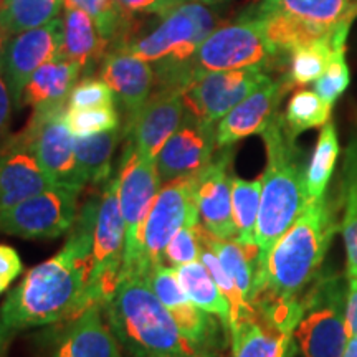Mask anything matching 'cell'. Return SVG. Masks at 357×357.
<instances>
[{
    "label": "cell",
    "instance_id": "cell-13",
    "mask_svg": "<svg viewBox=\"0 0 357 357\" xmlns=\"http://www.w3.org/2000/svg\"><path fill=\"white\" fill-rule=\"evenodd\" d=\"M147 281L172 314L178 329L195 351V356L217 357L225 342L223 331H229L213 319V314L200 310L189 300L178 281L176 268L162 263L154 268L153 273L147 276Z\"/></svg>",
    "mask_w": 357,
    "mask_h": 357
},
{
    "label": "cell",
    "instance_id": "cell-41",
    "mask_svg": "<svg viewBox=\"0 0 357 357\" xmlns=\"http://www.w3.org/2000/svg\"><path fill=\"white\" fill-rule=\"evenodd\" d=\"M3 38L6 35L0 37V48H2ZM12 96L8 91L6 79H3L2 73H0V147L6 144L8 139V128H10V111H12Z\"/></svg>",
    "mask_w": 357,
    "mask_h": 357
},
{
    "label": "cell",
    "instance_id": "cell-49",
    "mask_svg": "<svg viewBox=\"0 0 357 357\" xmlns=\"http://www.w3.org/2000/svg\"><path fill=\"white\" fill-rule=\"evenodd\" d=\"M185 357H199V356H185Z\"/></svg>",
    "mask_w": 357,
    "mask_h": 357
},
{
    "label": "cell",
    "instance_id": "cell-7",
    "mask_svg": "<svg viewBox=\"0 0 357 357\" xmlns=\"http://www.w3.org/2000/svg\"><path fill=\"white\" fill-rule=\"evenodd\" d=\"M283 60L268 42L257 17H240L234 24L217 26L204 40L190 60L194 82L211 71L240 70L261 66L271 70Z\"/></svg>",
    "mask_w": 357,
    "mask_h": 357
},
{
    "label": "cell",
    "instance_id": "cell-36",
    "mask_svg": "<svg viewBox=\"0 0 357 357\" xmlns=\"http://www.w3.org/2000/svg\"><path fill=\"white\" fill-rule=\"evenodd\" d=\"M333 105L324 101L310 89H300L291 96L287 111H284V121L294 136L312 128H321L329 123Z\"/></svg>",
    "mask_w": 357,
    "mask_h": 357
},
{
    "label": "cell",
    "instance_id": "cell-20",
    "mask_svg": "<svg viewBox=\"0 0 357 357\" xmlns=\"http://www.w3.org/2000/svg\"><path fill=\"white\" fill-rule=\"evenodd\" d=\"M287 75L271 78L252 95L245 98L217 123V147H231L248 136L261 134L280 113L278 108L284 95L291 89Z\"/></svg>",
    "mask_w": 357,
    "mask_h": 357
},
{
    "label": "cell",
    "instance_id": "cell-2",
    "mask_svg": "<svg viewBox=\"0 0 357 357\" xmlns=\"http://www.w3.org/2000/svg\"><path fill=\"white\" fill-rule=\"evenodd\" d=\"M98 207L100 197L86 200L65 247L32 268L8 293L0 307V321L13 333L68 321L86 310Z\"/></svg>",
    "mask_w": 357,
    "mask_h": 357
},
{
    "label": "cell",
    "instance_id": "cell-3",
    "mask_svg": "<svg viewBox=\"0 0 357 357\" xmlns=\"http://www.w3.org/2000/svg\"><path fill=\"white\" fill-rule=\"evenodd\" d=\"M260 136L266 147V167L257 222V268L307 204L305 153L287 126L284 114H276Z\"/></svg>",
    "mask_w": 357,
    "mask_h": 357
},
{
    "label": "cell",
    "instance_id": "cell-29",
    "mask_svg": "<svg viewBox=\"0 0 357 357\" xmlns=\"http://www.w3.org/2000/svg\"><path fill=\"white\" fill-rule=\"evenodd\" d=\"M341 235L346 245V275L357 276V131L344 149L341 172Z\"/></svg>",
    "mask_w": 357,
    "mask_h": 357
},
{
    "label": "cell",
    "instance_id": "cell-51",
    "mask_svg": "<svg viewBox=\"0 0 357 357\" xmlns=\"http://www.w3.org/2000/svg\"><path fill=\"white\" fill-rule=\"evenodd\" d=\"M2 2H3V0H0V6H2Z\"/></svg>",
    "mask_w": 357,
    "mask_h": 357
},
{
    "label": "cell",
    "instance_id": "cell-15",
    "mask_svg": "<svg viewBox=\"0 0 357 357\" xmlns=\"http://www.w3.org/2000/svg\"><path fill=\"white\" fill-rule=\"evenodd\" d=\"M63 38V19L56 17L38 29L3 38L0 73L10 91L13 108L20 109L22 93L40 66L58 56Z\"/></svg>",
    "mask_w": 357,
    "mask_h": 357
},
{
    "label": "cell",
    "instance_id": "cell-27",
    "mask_svg": "<svg viewBox=\"0 0 357 357\" xmlns=\"http://www.w3.org/2000/svg\"><path fill=\"white\" fill-rule=\"evenodd\" d=\"M351 22L352 19L344 20L329 35L312 43H307L305 47L296 48L288 56L289 68L287 78L293 88L314 83L324 73L329 61H331L334 50L339 47H346V38L347 32H349Z\"/></svg>",
    "mask_w": 357,
    "mask_h": 357
},
{
    "label": "cell",
    "instance_id": "cell-23",
    "mask_svg": "<svg viewBox=\"0 0 357 357\" xmlns=\"http://www.w3.org/2000/svg\"><path fill=\"white\" fill-rule=\"evenodd\" d=\"M284 15L303 29H306L314 40L333 32L347 19H354L357 13L356 0H261L248 12V15Z\"/></svg>",
    "mask_w": 357,
    "mask_h": 357
},
{
    "label": "cell",
    "instance_id": "cell-31",
    "mask_svg": "<svg viewBox=\"0 0 357 357\" xmlns=\"http://www.w3.org/2000/svg\"><path fill=\"white\" fill-rule=\"evenodd\" d=\"M178 281L189 300L200 310L211 312L222 321L223 328L229 331L231 323V307L225 294L217 287L215 280L202 265V261H192L176 268Z\"/></svg>",
    "mask_w": 357,
    "mask_h": 357
},
{
    "label": "cell",
    "instance_id": "cell-25",
    "mask_svg": "<svg viewBox=\"0 0 357 357\" xmlns=\"http://www.w3.org/2000/svg\"><path fill=\"white\" fill-rule=\"evenodd\" d=\"M83 75L82 66L65 58L56 56L40 66L30 77L22 93L20 109L32 106L33 109L66 106L71 89Z\"/></svg>",
    "mask_w": 357,
    "mask_h": 357
},
{
    "label": "cell",
    "instance_id": "cell-39",
    "mask_svg": "<svg viewBox=\"0 0 357 357\" xmlns=\"http://www.w3.org/2000/svg\"><path fill=\"white\" fill-rule=\"evenodd\" d=\"M351 75L346 61V47H339L334 50L328 68L314 82V93L324 101L334 105L339 96L349 86Z\"/></svg>",
    "mask_w": 357,
    "mask_h": 357
},
{
    "label": "cell",
    "instance_id": "cell-48",
    "mask_svg": "<svg viewBox=\"0 0 357 357\" xmlns=\"http://www.w3.org/2000/svg\"><path fill=\"white\" fill-rule=\"evenodd\" d=\"M8 284H10V281H7L6 278H2V276H0V294H3L7 291Z\"/></svg>",
    "mask_w": 357,
    "mask_h": 357
},
{
    "label": "cell",
    "instance_id": "cell-24",
    "mask_svg": "<svg viewBox=\"0 0 357 357\" xmlns=\"http://www.w3.org/2000/svg\"><path fill=\"white\" fill-rule=\"evenodd\" d=\"M230 357H293L294 339L278 331L258 312L230 326Z\"/></svg>",
    "mask_w": 357,
    "mask_h": 357
},
{
    "label": "cell",
    "instance_id": "cell-47",
    "mask_svg": "<svg viewBox=\"0 0 357 357\" xmlns=\"http://www.w3.org/2000/svg\"><path fill=\"white\" fill-rule=\"evenodd\" d=\"M342 357H357V336L347 341L346 351L344 354H342Z\"/></svg>",
    "mask_w": 357,
    "mask_h": 357
},
{
    "label": "cell",
    "instance_id": "cell-26",
    "mask_svg": "<svg viewBox=\"0 0 357 357\" xmlns=\"http://www.w3.org/2000/svg\"><path fill=\"white\" fill-rule=\"evenodd\" d=\"M111 43L98 30L95 20L82 8H65L63 38L58 56L82 66L83 73L91 71L108 55Z\"/></svg>",
    "mask_w": 357,
    "mask_h": 357
},
{
    "label": "cell",
    "instance_id": "cell-46",
    "mask_svg": "<svg viewBox=\"0 0 357 357\" xmlns=\"http://www.w3.org/2000/svg\"><path fill=\"white\" fill-rule=\"evenodd\" d=\"M184 2H202V3H207V6H218V3H223V2H229V0H172V8L176 6H181V3Z\"/></svg>",
    "mask_w": 357,
    "mask_h": 357
},
{
    "label": "cell",
    "instance_id": "cell-19",
    "mask_svg": "<svg viewBox=\"0 0 357 357\" xmlns=\"http://www.w3.org/2000/svg\"><path fill=\"white\" fill-rule=\"evenodd\" d=\"M53 185L45 176L29 132L8 136L0 147V212Z\"/></svg>",
    "mask_w": 357,
    "mask_h": 357
},
{
    "label": "cell",
    "instance_id": "cell-32",
    "mask_svg": "<svg viewBox=\"0 0 357 357\" xmlns=\"http://www.w3.org/2000/svg\"><path fill=\"white\" fill-rule=\"evenodd\" d=\"M261 178L245 181L231 176V211L236 229L235 240L253 257L258 263L257 245V222L260 213Z\"/></svg>",
    "mask_w": 357,
    "mask_h": 357
},
{
    "label": "cell",
    "instance_id": "cell-1",
    "mask_svg": "<svg viewBox=\"0 0 357 357\" xmlns=\"http://www.w3.org/2000/svg\"><path fill=\"white\" fill-rule=\"evenodd\" d=\"M341 229L331 194L310 200L257 268L252 305L263 319L293 336L303 316V296L323 270Z\"/></svg>",
    "mask_w": 357,
    "mask_h": 357
},
{
    "label": "cell",
    "instance_id": "cell-17",
    "mask_svg": "<svg viewBox=\"0 0 357 357\" xmlns=\"http://www.w3.org/2000/svg\"><path fill=\"white\" fill-rule=\"evenodd\" d=\"M184 116L182 91L154 88L139 113L123 124L124 141H128L141 158L155 162L162 146L181 126Z\"/></svg>",
    "mask_w": 357,
    "mask_h": 357
},
{
    "label": "cell",
    "instance_id": "cell-42",
    "mask_svg": "<svg viewBox=\"0 0 357 357\" xmlns=\"http://www.w3.org/2000/svg\"><path fill=\"white\" fill-rule=\"evenodd\" d=\"M22 271H24V265L17 250L0 243V276L12 283L13 280L19 278Z\"/></svg>",
    "mask_w": 357,
    "mask_h": 357
},
{
    "label": "cell",
    "instance_id": "cell-5",
    "mask_svg": "<svg viewBox=\"0 0 357 357\" xmlns=\"http://www.w3.org/2000/svg\"><path fill=\"white\" fill-rule=\"evenodd\" d=\"M160 17L162 20L153 32L132 38L121 50L154 65V88L184 93L194 83L192 56L204 40L220 26V17L215 7L202 2H184Z\"/></svg>",
    "mask_w": 357,
    "mask_h": 357
},
{
    "label": "cell",
    "instance_id": "cell-10",
    "mask_svg": "<svg viewBox=\"0 0 357 357\" xmlns=\"http://www.w3.org/2000/svg\"><path fill=\"white\" fill-rule=\"evenodd\" d=\"M79 194L70 187L50 185L0 212V234L25 240L58 238L77 220Z\"/></svg>",
    "mask_w": 357,
    "mask_h": 357
},
{
    "label": "cell",
    "instance_id": "cell-12",
    "mask_svg": "<svg viewBox=\"0 0 357 357\" xmlns=\"http://www.w3.org/2000/svg\"><path fill=\"white\" fill-rule=\"evenodd\" d=\"M66 106L33 109L24 128L32 139L38 164L53 185L82 192L84 178L75 155V136L65 121Z\"/></svg>",
    "mask_w": 357,
    "mask_h": 357
},
{
    "label": "cell",
    "instance_id": "cell-33",
    "mask_svg": "<svg viewBox=\"0 0 357 357\" xmlns=\"http://www.w3.org/2000/svg\"><path fill=\"white\" fill-rule=\"evenodd\" d=\"M63 8H82L95 20L100 33L111 43V50L123 48L134 38L132 13L119 0H63Z\"/></svg>",
    "mask_w": 357,
    "mask_h": 357
},
{
    "label": "cell",
    "instance_id": "cell-45",
    "mask_svg": "<svg viewBox=\"0 0 357 357\" xmlns=\"http://www.w3.org/2000/svg\"><path fill=\"white\" fill-rule=\"evenodd\" d=\"M15 334L17 333H13L12 329H8L7 326L2 324V321H0V357L8 356V346H10Z\"/></svg>",
    "mask_w": 357,
    "mask_h": 357
},
{
    "label": "cell",
    "instance_id": "cell-37",
    "mask_svg": "<svg viewBox=\"0 0 357 357\" xmlns=\"http://www.w3.org/2000/svg\"><path fill=\"white\" fill-rule=\"evenodd\" d=\"M65 121L73 136H93V134L106 132L123 126L116 106L89 109L66 108Z\"/></svg>",
    "mask_w": 357,
    "mask_h": 357
},
{
    "label": "cell",
    "instance_id": "cell-21",
    "mask_svg": "<svg viewBox=\"0 0 357 357\" xmlns=\"http://www.w3.org/2000/svg\"><path fill=\"white\" fill-rule=\"evenodd\" d=\"M100 78L113 89L121 102L126 121L139 113L155 86V71L149 61L134 56L121 48L109 50L102 58Z\"/></svg>",
    "mask_w": 357,
    "mask_h": 357
},
{
    "label": "cell",
    "instance_id": "cell-8",
    "mask_svg": "<svg viewBox=\"0 0 357 357\" xmlns=\"http://www.w3.org/2000/svg\"><path fill=\"white\" fill-rule=\"evenodd\" d=\"M116 171L119 176V205L126 230L124 261L119 276V280H123L129 275H137L142 230L162 182L154 160L141 158L128 141Z\"/></svg>",
    "mask_w": 357,
    "mask_h": 357
},
{
    "label": "cell",
    "instance_id": "cell-6",
    "mask_svg": "<svg viewBox=\"0 0 357 357\" xmlns=\"http://www.w3.org/2000/svg\"><path fill=\"white\" fill-rule=\"evenodd\" d=\"M347 276L321 270L303 296V316L293 333L303 357H342L346 351Z\"/></svg>",
    "mask_w": 357,
    "mask_h": 357
},
{
    "label": "cell",
    "instance_id": "cell-43",
    "mask_svg": "<svg viewBox=\"0 0 357 357\" xmlns=\"http://www.w3.org/2000/svg\"><path fill=\"white\" fill-rule=\"evenodd\" d=\"M346 333L349 339L357 336V276H347Z\"/></svg>",
    "mask_w": 357,
    "mask_h": 357
},
{
    "label": "cell",
    "instance_id": "cell-30",
    "mask_svg": "<svg viewBox=\"0 0 357 357\" xmlns=\"http://www.w3.org/2000/svg\"><path fill=\"white\" fill-rule=\"evenodd\" d=\"M199 238L200 243L211 248L215 253L218 260L225 268L231 281L235 283L236 289H238L242 300L252 306L253 300V288H255V276H257V260L250 257V253L245 250L242 245L236 242L235 238L223 240L217 238L208 234L199 223ZM255 310V307H253Z\"/></svg>",
    "mask_w": 357,
    "mask_h": 357
},
{
    "label": "cell",
    "instance_id": "cell-38",
    "mask_svg": "<svg viewBox=\"0 0 357 357\" xmlns=\"http://www.w3.org/2000/svg\"><path fill=\"white\" fill-rule=\"evenodd\" d=\"M199 215L190 217L184 223V227L174 235L164 252V263L167 261L169 266L177 268L199 260L200 252H202V243L199 238Z\"/></svg>",
    "mask_w": 357,
    "mask_h": 357
},
{
    "label": "cell",
    "instance_id": "cell-22",
    "mask_svg": "<svg viewBox=\"0 0 357 357\" xmlns=\"http://www.w3.org/2000/svg\"><path fill=\"white\" fill-rule=\"evenodd\" d=\"M101 311L102 306L93 305L68 319L48 357H123Z\"/></svg>",
    "mask_w": 357,
    "mask_h": 357
},
{
    "label": "cell",
    "instance_id": "cell-34",
    "mask_svg": "<svg viewBox=\"0 0 357 357\" xmlns=\"http://www.w3.org/2000/svg\"><path fill=\"white\" fill-rule=\"evenodd\" d=\"M63 0H3L0 6V30L6 37L38 29L53 19Z\"/></svg>",
    "mask_w": 357,
    "mask_h": 357
},
{
    "label": "cell",
    "instance_id": "cell-40",
    "mask_svg": "<svg viewBox=\"0 0 357 357\" xmlns=\"http://www.w3.org/2000/svg\"><path fill=\"white\" fill-rule=\"evenodd\" d=\"M116 96L108 84L101 78L84 77L78 79L75 88L71 89L68 109H89V108H105V106H116Z\"/></svg>",
    "mask_w": 357,
    "mask_h": 357
},
{
    "label": "cell",
    "instance_id": "cell-35",
    "mask_svg": "<svg viewBox=\"0 0 357 357\" xmlns=\"http://www.w3.org/2000/svg\"><path fill=\"white\" fill-rule=\"evenodd\" d=\"M339 137L336 126L329 121L326 123L319 132L318 144L314 147V153L311 155V160L307 162L306 169V195L307 202L321 197L326 194L329 178L334 172V166L339 158Z\"/></svg>",
    "mask_w": 357,
    "mask_h": 357
},
{
    "label": "cell",
    "instance_id": "cell-14",
    "mask_svg": "<svg viewBox=\"0 0 357 357\" xmlns=\"http://www.w3.org/2000/svg\"><path fill=\"white\" fill-rule=\"evenodd\" d=\"M270 79L268 70L261 66L211 71L185 88L182 101L187 113L202 121L217 124L238 102Z\"/></svg>",
    "mask_w": 357,
    "mask_h": 357
},
{
    "label": "cell",
    "instance_id": "cell-9",
    "mask_svg": "<svg viewBox=\"0 0 357 357\" xmlns=\"http://www.w3.org/2000/svg\"><path fill=\"white\" fill-rule=\"evenodd\" d=\"M124 220L119 205L118 171L102 185L98 207L95 240H93L91 271L88 278L86 307L102 306L114 293L124 261Z\"/></svg>",
    "mask_w": 357,
    "mask_h": 357
},
{
    "label": "cell",
    "instance_id": "cell-16",
    "mask_svg": "<svg viewBox=\"0 0 357 357\" xmlns=\"http://www.w3.org/2000/svg\"><path fill=\"white\" fill-rule=\"evenodd\" d=\"M217 149V124L202 121L185 111L181 126L155 158L160 182L167 184L199 176L215 158Z\"/></svg>",
    "mask_w": 357,
    "mask_h": 357
},
{
    "label": "cell",
    "instance_id": "cell-44",
    "mask_svg": "<svg viewBox=\"0 0 357 357\" xmlns=\"http://www.w3.org/2000/svg\"><path fill=\"white\" fill-rule=\"evenodd\" d=\"M129 13H158L164 15L172 8V0H119Z\"/></svg>",
    "mask_w": 357,
    "mask_h": 357
},
{
    "label": "cell",
    "instance_id": "cell-4",
    "mask_svg": "<svg viewBox=\"0 0 357 357\" xmlns=\"http://www.w3.org/2000/svg\"><path fill=\"white\" fill-rule=\"evenodd\" d=\"M102 311L119 346L132 357L195 356L146 276L129 275L119 280Z\"/></svg>",
    "mask_w": 357,
    "mask_h": 357
},
{
    "label": "cell",
    "instance_id": "cell-18",
    "mask_svg": "<svg viewBox=\"0 0 357 357\" xmlns=\"http://www.w3.org/2000/svg\"><path fill=\"white\" fill-rule=\"evenodd\" d=\"M234 146L217 149L212 162L195 177L200 225L217 238L230 240L236 236L231 211V176Z\"/></svg>",
    "mask_w": 357,
    "mask_h": 357
},
{
    "label": "cell",
    "instance_id": "cell-28",
    "mask_svg": "<svg viewBox=\"0 0 357 357\" xmlns=\"http://www.w3.org/2000/svg\"><path fill=\"white\" fill-rule=\"evenodd\" d=\"M121 141L123 126L93 136H75V155L84 184L105 185L113 177V158Z\"/></svg>",
    "mask_w": 357,
    "mask_h": 357
},
{
    "label": "cell",
    "instance_id": "cell-50",
    "mask_svg": "<svg viewBox=\"0 0 357 357\" xmlns=\"http://www.w3.org/2000/svg\"><path fill=\"white\" fill-rule=\"evenodd\" d=\"M2 35H3V33H2V30H0V37H2Z\"/></svg>",
    "mask_w": 357,
    "mask_h": 357
},
{
    "label": "cell",
    "instance_id": "cell-11",
    "mask_svg": "<svg viewBox=\"0 0 357 357\" xmlns=\"http://www.w3.org/2000/svg\"><path fill=\"white\" fill-rule=\"evenodd\" d=\"M195 177L177 178L160 187L142 230L137 275L147 278L155 266L162 265L164 252L174 235L184 227L190 217L199 215Z\"/></svg>",
    "mask_w": 357,
    "mask_h": 357
}]
</instances>
